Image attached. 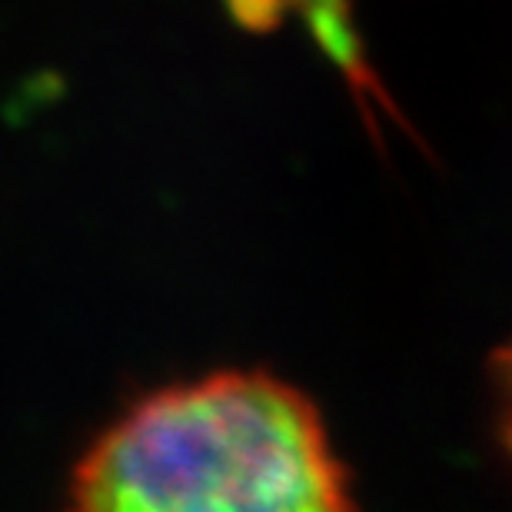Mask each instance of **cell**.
<instances>
[{
    "label": "cell",
    "mask_w": 512,
    "mask_h": 512,
    "mask_svg": "<svg viewBox=\"0 0 512 512\" xmlns=\"http://www.w3.org/2000/svg\"><path fill=\"white\" fill-rule=\"evenodd\" d=\"M496 383H499V399H503V429L506 443L512 449V343L496 356Z\"/></svg>",
    "instance_id": "obj_3"
},
{
    "label": "cell",
    "mask_w": 512,
    "mask_h": 512,
    "mask_svg": "<svg viewBox=\"0 0 512 512\" xmlns=\"http://www.w3.org/2000/svg\"><path fill=\"white\" fill-rule=\"evenodd\" d=\"M87 512H336L350 476L320 413L263 373H220L143 399L80 459Z\"/></svg>",
    "instance_id": "obj_1"
},
{
    "label": "cell",
    "mask_w": 512,
    "mask_h": 512,
    "mask_svg": "<svg viewBox=\"0 0 512 512\" xmlns=\"http://www.w3.org/2000/svg\"><path fill=\"white\" fill-rule=\"evenodd\" d=\"M230 7L243 24L263 30L276 27L290 14L303 17L320 34V44L330 50L336 64H343L346 74L363 84V60L350 27V0H230Z\"/></svg>",
    "instance_id": "obj_2"
}]
</instances>
